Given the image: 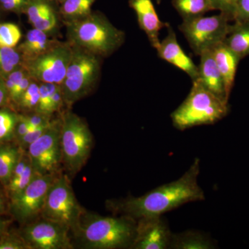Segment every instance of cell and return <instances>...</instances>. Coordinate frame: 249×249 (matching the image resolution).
<instances>
[{
  "label": "cell",
  "mask_w": 249,
  "mask_h": 249,
  "mask_svg": "<svg viewBox=\"0 0 249 249\" xmlns=\"http://www.w3.org/2000/svg\"><path fill=\"white\" fill-rule=\"evenodd\" d=\"M231 22L227 15L219 12L214 16L183 20L178 28L193 52L199 55L224 42L230 31Z\"/></svg>",
  "instance_id": "52a82bcc"
},
{
  "label": "cell",
  "mask_w": 249,
  "mask_h": 249,
  "mask_svg": "<svg viewBox=\"0 0 249 249\" xmlns=\"http://www.w3.org/2000/svg\"><path fill=\"white\" fill-rule=\"evenodd\" d=\"M31 0H0L1 10L16 14H24Z\"/></svg>",
  "instance_id": "836d02e7"
},
{
  "label": "cell",
  "mask_w": 249,
  "mask_h": 249,
  "mask_svg": "<svg viewBox=\"0 0 249 249\" xmlns=\"http://www.w3.org/2000/svg\"><path fill=\"white\" fill-rule=\"evenodd\" d=\"M59 41L49 38L48 34L33 28L28 31L24 40L16 47L23 62L29 61L45 53L56 45Z\"/></svg>",
  "instance_id": "ac0fdd59"
},
{
  "label": "cell",
  "mask_w": 249,
  "mask_h": 249,
  "mask_svg": "<svg viewBox=\"0 0 249 249\" xmlns=\"http://www.w3.org/2000/svg\"><path fill=\"white\" fill-rule=\"evenodd\" d=\"M55 1H58V2L61 3V4H62V3H63L64 1H65V0H55Z\"/></svg>",
  "instance_id": "ee69618b"
},
{
  "label": "cell",
  "mask_w": 249,
  "mask_h": 249,
  "mask_svg": "<svg viewBox=\"0 0 249 249\" xmlns=\"http://www.w3.org/2000/svg\"><path fill=\"white\" fill-rule=\"evenodd\" d=\"M22 38V31L12 22L0 23V47L16 48Z\"/></svg>",
  "instance_id": "4316f807"
},
{
  "label": "cell",
  "mask_w": 249,
  "mask_h": 249,
  "mask_svg": "<svg viewBox=\"0 0 249 249\" xmlns=\"http://www.w3.org/2000/svg\"><path fill=\"white\" fill-rule=\"evenodd\" d=\"M66 226L43 218L24 228L22 238L31 249H69L72 245Z\"/></svg>",
  "instance_id": "7c38bea8"
},
{
  "label": "cell",
  "mask_w": 249,
  "mask_h": 249,
  "mask_svg": "<svg viewBox=\"0 0 249 249\" xmlns=\"http://www.w3.org/2000/svg\"><path fill=\"white\" fill-rule=\"evenodd\" d=\"M71 53V43L59 42L40 56L23 62L22 66L28 74L39 83L61 85L66 76Z\"/></svg>",
  "instance_id": "9c48e42d"
},
{
  "label": "cell",
  "mask_w": 249,
  "mask_h": 249,
  "mask_svg": "<svg viewBox=\"0 0 249 249\" xmlns=\"http://www.w3.org/2000/svg\"><path fill=\"white\" fill-rule=\"evenodd\" d=\"M4 234L0 237V249H31L22 237Z\"/></svg>",
  "instance_id": "d6a6232c"
},
{
  "label": "cell",
  "mask_w": 249,
  "mask_h": 249,
  "mask_svg": "<svg viewBox=\"0 0 249 249\" xmlns=\"http://www.w3.org/2000/svg\"><path fill=\"white\" fill-rule=\"evenodd\" d=\"M9 102V93L6 89L4 78L0 76V109L6 107Z\"/></svg>",
  "instance_id": "60d3db41"
},
{
  "label": "cell",
  "mask_w": 249,
  "mask_h": 249,
  "mask_svg": "<svg viewBox=\"0 0 249 249\" xmlns=\"http://www.w3.org/2000/svg\"><path fill=\"white\" fill-rule=\"evenodd\" d=\"M224 43L240 60L249 55V20L234 21Z\"/></svg>",
  "instance_id": "d6986e66"
},
{
  "label": "cell",
  "mask_w": 249,
  "mask_h": 249,
  "mask_svg": "<svg viewBox=\"0 0 249 249\" xmlns=\"http://www.w3.org/2000/svg\"><path fill=\"white\" fill-rule=\"evenodd\" d=\"M199 56L200 57V62L198 66L196 80L217 97L229 103L224 80L214 60L212 51L205 52Z\"/></svg>",
  "instance_id": "2e32d148"
},
{
  "label": "cell",
  "mask_w": 249,
  "mask_h": 249,
  "mask_svg": "<svg viewBox=\"0 0 249 249\" xmlns=\"http://www.w3.org/2000/svg\"><path fill=\"white\" fill-rule=\"evenodd\" d=\"M68 42L101 58L111 55L124 41V32L114 27L104 15L92 13L86 17L66 22Z\"/></svg>",
  "instance_id": "3957f363"
},
{
  "label": "cell",
  "mask_w": 249,
  "mask_h": 249,
  "mask_svg": "<svg viewBox=\"0 0 249 249\" xmlns=\"http://www.w3.org/2000/svg\"><path fill=\"white\" fill-rule=\"evenodd\" d=\"M40 99V83L33 80L25 92L23 93L17 106L25 111H34L37 109Z\"/></svg>",
  "instance_id": "83f0119b"
},
{
  "label": "cell",
  "mask_w": 249,
  "mask_h": 249,
  "mask_svg": "<svg viewBox=\"0 0 249 249\" xmlns=\"http://www.w3.org/2000/svg\"><path fill=\"white\" fill-rule=\"evenodd\" d=\"M22 65V57L17 49L0 47V76L6 78Z\"/></svg>",
  "instance_id": "d4e9b609"
},
{
  "label": "cell",
  "mask_w": 249,
  "mask_h": 249,
  "mask_svg": "<svg viewBox=\"0 0 249 249\" xmlns=\"http://www.w3.org/2000/svg\"><path fill=\"white\" fill-rule=\"evenodd\" d=\"M157 1V2L158 3V4H160V1H161V0H156Z\"/></svg>",
  "instance_id": "f6af8a7d"
},
{
  "label": "cell",
  "mask_w": 249,
  "mask_h": 249,
  "mask_svg": "<svg viewBox=\"0 0 249 249\" xmlns=\"http://www.w3.org/2000/svg\"><path fill=\"white\" fill-rule=\"evenodd\" d=\"M30 124L28 123L25 115L19 114V120L18 121L17 125H16L15 138L17 139V140L19 141V139H22L30 130Z\"/></svg>",
  "instance_id": "ab89813d"
},
{
  "label": "cell",
  "mask_w": 249,
  "mask_h": 249,
  "mask_svg": "<svg viewBox=\"0 0 249 249\" xmlns=\"http://www.w3.org/2000/svg\"><path fill=\"white\" fill-rule=\"evenodd\" d=\"M53 122V121H52L50 124L40 126V127H31L30 130L22 139L18 141L19 143V147L22 150H27L28 147H29L31 144H32L36 140L40 138L47 132V129L52 125Z\"/></svg>",
  "instance_id": "1f68e13d"
},
{
  "label": "cell",
  "mask_w": 249,
  "mask_h": 249,
  "mask_svg": "<svg viewBox=\"0 0 249 249\" xmlns=\"http://www.w3.org/2000/svg\"><path fill=\"white\" fill-rule=\"evenodd\" d=\"M229 111V103L217 97L196 80L193 81L185 101L172 113V122L177 129L185 130L215 124L225 117Z\"/></svg>",
  "instance_id": "277c9868"
},
{
  "label": "cell",
  "mask_w": 249,
  "mask_h": 249,
  "mask_svg": "<svg viewBox=\"0 0 249 249\" xmlns=\"http://www.w3.org/2000/svg\"><path fill=\"white\" fill-rule=\"evenodd\" d=\"M172 235L162 216L142 218L137 220V234L131 249H170Z\"/></svg>",
  "instance_id": "4fadbf2b"
},
{
  "label": "cell",
  "mask_w": 249,
  "mask_h": 249,
  "mask_svg": "<svg viewBox=\"0 0 249 249\" xmlns=\"http://www.w3.org/2000/svg\"><path fill=\"white\" fill-rule=\"evenodd\" d=\"M57 25H58V19L55 11L52 8L33 25V28L39 29L49 35L55 30Z\"/></svg>",
  "instance_id": "4dcf8cb0"
},
{
  "label": "cell",
  "mask_w": 249,
  "mask_h": 249,
  "mask_svg": "<svg viewBox=\"0 0 249 249\" xmlns=\"http://www.w3.org/2000/svg\"><path fill=\"white\" fill-rule=\"evenodd\" d=\"M26 119L30 124L31 127H37L40 126L46 125L52 123L51 116L40 114V113L34 112V114L25 115Z\"/></svg>",
  "instance_id": "74e56055"
},
{
  "label": "cell",
  "mask_w": 249,
  "mask_h": 249,
  "mask_svg": "<svg viewBox=\"0 0 249 249\" xmlns=\"http://www.w3.org/2000/svg\"><path fill=\"white\" fill-rule=\"evenodd\" d=\"M93 137L88 124L71 111L61 119L60 146L62 161L67 169L76 174L82 169L91 153Z\"/></svg>",
  "instance_id": "8992f818"
},
{
  "label": "cell",
  "mask_w": 249,
  "mask_h": 249,
  "mask_svg": "<svg viewBox=\"0 0 249 249\" xmlns=\"http://www.w3.org/2000/svg\"><path fill=\"white\" fill-rule=\"evenodd\" d=\"M211 1L214 10L227 15L232 22L237 0H211Z\"/></svg>",
  "instance_id": "e575fe53"
},
{
  "label": "cell",
  "mask_w": 249,
  "mask_h": 249,
  "mask_svg": "<svg viewBox=\"0 0 249 249\" xmlns=\"http://www.w3.org/2000/svg\"><path fill=\"white\" fill-rule=\"evenodd\" d=\"M129 5L137 14L139 27L146 34L152 47L157 49L160 43V31L168 24L160 20L152 0H129Z\"/></svg>",
  "instance_id": "9a60e30c"
},
{
  "label": "cell",
  "mask_w": 249,
  "mask_h": 249,
  "mask_svg": "<svg viewBox=\"0 0 249 249\" xmlns=\"http://www.w3.org/2000/svg\"><path fill=\"white\" fill-rule=\"evenodd\" d=\"M52 8L48 0H31L24 14L27 15L28 20L33 26Z\"/></svg>",
  "instance_id": "f1b7e54d"
},
{
  "label": "cell",
  "mask_w": 249,
  "mask_h": 249,
  "mask_svg": "<svg viewBox=\"0 0 249 249\" xmlns=\"http://www.w3.org/2000/svg\"><path fill=\"white\" fill-rule=\"evenodd\" d=\"M55 178L53 174H39L20 194L11 199V211L16 219L26 222L42 213L49 188Z\"/></svg>",
  "instance_id": "8fae6325"
},
{
  "label": "cell",
  "mask_w": 249,
  "mask_h": 249,
  "mask_svg": "<svg viewBox=\"0 0 249 249\" xmlns=\"http://www.w3.org/2000/svg\"><path fill=\"white\" fill-rule=\"evenodd\" d=\"M73 232L87 248L131 249L137 234V220L124 214L105 217L83 212Z\"/></svg>",
  "instance_id": "7a4b0ae2"
},
{
  "label": "cell",
  "mask_w": 249,
  "mask_h": 249,
  "mask_svg": "<svg viewBox=\"0 0 249 249\" xmlns=\"http://www.w3.org/2000/svg\"><path fill=\"white\" fill-rule=\"evenodd\" d=\"M200 160L196 159L189 169L176 181L157 187L139 197L111 202L116 213L137 219L162 216L187 203L205 199L204 191L197 182Z\"/></svg>",
  "instance_id": "6da1fadb"
},
{
  "label": "cell",
  "mask_w": 249,
  "mask_h": 249,
  "mask_svg": "<svg viewBox=\"0 0 249 249\" xmlns=\"http://www.w3.org/2000/svg\"><path fill=\"white\" fill-rule=\"evenodd\" d=\"M60 129L61 119L53 121L47 132L27 148L33 166L41 175L53 174L62 161Z\"/></svg>",
  "instance_id": "30bf717a"
},
{
  "label": "cell",
  "mask_w": 249,
  "mask_h": 249,
  "mask_svg": "<svg viewBox=\"0 0 249 249\" xmlns=\"http://www.w3.org/2000/svg\"><path fill=\"white\" fill-rule=\"evenodd\" d=\"M63 104H65V103H64L63 94H62L61 87L60 85L58 89H56V91H55V93H53L52 100H51L49 109V115L52 116L53 113L60 110Z\"/></svg>",
  "instance_id": "f35d334b"
},
{
  "label": "cell",
  "mask_w": 249,
  "mask_h": 249,
  "mask_svg": "<svg viewBox=\"0 0 249 249\" xmlns=\"http://www.w3.org/2000/svg\"><path fill=\"white\" fill-rule=\"evenodd\" d=\"M249 20V0H237L233 21Z\"/></svg>",
  "instance_id": "8d00e7d4"
},
{
  "label": "cell",
  "mask_w": 249,
  "mask_h": 249,
  "mask_svg": "<svg viewBox=\"0 0 249 249\" xmlns=\"http://www.w3.org/2000/svg\"><path fill=\"white\" fill-rule=\"evenodd\" d=\"M33 78L29 74L24 76L22 80L18 83L17 86L15 88L14 91L11 93L9 96V101L17 106L19 99L22 97L23 93L25 92L26 90L28 89L31 82L33 81Z\"/></svg>",
  "instance_id": "d590c367"
},
{
  "label": "cell",
  "mask_w": 249,
  "mask_h": 249,
  "mask_svg": "<svg viewBox=\"0 0 249 249\" xmlns=\"http://www.w3.org/2000/svg\"><path fill=\"white\" fill-rule=\"evenodd\" d=\"M59 86L60 85L53 83H40V99L38 106L35 112L50 116L49 114V109L51 100Z\"/></svg>",
  "instance_id": "f546056e"
},
{
  "label": "cell",
  "mask_w": 249,
  "mask_h": 249,
  "mask_svg": "<svg viewBox=\"0 0 249 249\" xmlns=\"http://www.w3.org/2000/svg\"><path fill=\"white\" fill-rule=\"evenodd\" d=\"M1 7H0V15H1Z\"/></svg>",
  "instance_id": "bcb514c9"
},
{
  "label": "cell",
  "mask_w": 249,
  "mask_h": 249,
  "mask_svg": "<svg viewBox=\"0 0 249 249\" xmlns=\"http://www.w3.org/2000/svg\"><path fill=\"white\" fill-rule=\"evenodd\" d=\"M83 213L67 177L55 178L46 198L42 217L63 224L73 231Z\"/></svg>",
  "instance_id": "ba28073f"
},
{
  "label": "cell",
  "mask_w": 249,
  "mask_h": 249,
  "mask_svg": "<svg viewBox=\"0 0 249 249\" xmlns=\"http://www.w3.org/2000/svg\"><path fill=\"white\" fill-rule=\"evenodd\" d=\"M101 58L78 46L72 45L66 76L60 85L64 103L68 107L88 96L97 84L101 75Z\"/></svg>",
  "instance_id": "5b68a950"
},
{
  "label": "cell",
  "mask_w": 249,
  "mask_h": 249,
  "mask_svg": "<svg viewBox=\"0 0 249 249\" xmlns=\"http://www.w3.org/2000/svg\"><path fill=\"white\" fill-rule=\"evenodd\" d=\"M97 0H65L60 14L66 22L76 20L91 14V7Z\"/></svg>",
  "instance_id": "603a6c76"
},
{
  "label": "cell",
  "mask_w": 249,
  "mask_h": 249,
  "mask_svg": "<svg viewBox=\"0 0 249 249\" xmlns=\"http://www.w3.org/2000/svg\"><path fill=\"white\" fill-rule=\"evenodd\" d=\"M213 242L208 236L197 231H188L181 233L173 234L170 249H212Z\"/></svg>",
  "instance_id": "ffe728a7"
},
{
  "label": "cell",
  "mask_w": 249,
  "mask_h": 249,
  "mask_svg": "<svg viewBox=\"0 0 249 249\" xmlns=\"http://www.w3.org/2000/svg\"><path fill=\"white\" fill-rule=\"evenodd\" d=\"M8 225H9V222L4 219L0 218V237L4 235L6 232V229H7Z\"/></svg>",
  "instance_id": "b9f144b4"
},
{
  "label": "cell",
  "mask_w": 249,
  "mask_h": 249,
  "mask_svg": "<svg viewBox=\"0 0 249 249\" xmlns=\"http://www.w3.org/2000/svg\"><path fill=\"white\" fill-rule=\"evenodd\" d=\"M172 4L183 20L201 17L214 11L211 0H173Z\"/></svg>",
  "instance_id": "7402d4cb"
},
{
  "label": "cell",
  "mask_w": 249,
  "mask_h": 249,
  "mask_svg": "<svg viewBox=\"0 0 249 249\" xmlns=\"http://www.w3.org/2000/svg\"><path fill=\"white\" fill-rule=\"evenodd\" d=\"M37 175L39 173L36 171L31 162L20 175L11 178L6 186L11 199L20 194Z\"/></svg>",
  "instance_id": "484cf974"
},
{
  "label": "cell",
  "mask_w": 249,
  "mask_h": 249,
  "mask_svg": "<svg viewBox=\"0 0 249 249\" xmlns=\"http://www.w3.org/2000/svg\"><path fill=\"white\" fill-rule=\"evenodd\" d=\"M211 51L222 75L226 93L229 99L235 83L237 67L241 60L224 42L216 46Z\"/></svg>",
  "instance_id": "e0dca14e"
},
{
  "label": "cell",
  "mask_w": 249,
  "mask_h": 249,
  "mask_svg": "<svg viewBox=\"0 0 249 249\" xmlns=\"http://www.w3.org/2000/svg\"><path fill=\"white\" fill-rule=\"evenodd\" d=\"M4 209V200H3L2 196H1V192H0V212L2 211Z\"/></svg>",
  "instance_id": "7bdbcfd3"
},
{
  "label": "cell",
  "mask_w": 249,
  "mask_h": 249,
  "mask_svg": "<svg viewBox=\"0 0 249 249\" xmlns=\"http://www.w3.org/2000/svg\"><path fill=\"white\" fill-rule=\"evenodd\" d=\"M22 150L11 144L0 145V181L5 186L12 178L15 167L22 157Z\"/></svg>",
  "instance_id": "44dd1931"
},
{
  "label": "cell",
  "mask_w": 249,
  "mask_h": 249,
  "mask_svg": "<svg viewBox=\"0 0 249 249\" xmlns=\"http://www.w3.org/2000/svg\"><path fill=\"white\" fill-rule=\"evenodd\" d=\"M19 116L6 106L0 109V142H9L15 138Z\"/></svg>",
  "instance_id": "cb8c5ba5"
},
{
  "label": "cell",
  "mask_w": 249,
  "mask_h": 249,
  "mask_svg": "<svg viewBox=\"0 0 249 249\" xmlns=\"http://www.w3.org/2000/svg\"><path fill=\"white\" fill-rule=\"evenodd\" d=\"M168 34L163 40L160 41L157 47L159 57L165 61L184 71L193 81L197 79L198 66L188 56L178 44L176 34L169 24Z\"/></svg>",
  "instance_id": "5bb4252c"
}]
</instances>
